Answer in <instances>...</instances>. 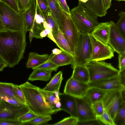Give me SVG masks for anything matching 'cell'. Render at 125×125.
<instances>
[{
	"label": "cell",
	"mask_w": 125,
	"mask_h": 125,
	"mask_svg": "<svg viewBox=\"0 0 125 125\" xmlns=\"http://www.w3.org/2000/svg\"><path fill=\"white\" fill-rule=\"evenodd\" d=\"M22 31H0V56L8 67H13L23 58L26 47V33Z\"/></svg>",
	"instance_id": "6da1fadb"
},
{
	"label": "cell",
	"mask_w": 125,
	"mask_h": 125,
	"mask_svg": "<svg viewBox=\"0 0 125 125\" xmlns=\"http://www.w3.org/2000/svg\"><path fill=\"white\" fill-rule=\"evenodd\" d=\"M19 85L30 110L38 115L55 113L39 90V87L27 81Z\"/></svg>",
	"instance_id": "7a4b0ae2"
},
{
	"label": "cell",
	"mask_w": 125,
	"mask_h": 125,
	"mask_svg": "<svg viewBox=\"0 0 125 125\" xmlns=\"http://www.w3.org/2000/svg\"><path fill=\"white\" fill-rule=\"evenodd\" d=\"M70 16L80 33L91 34L99 24L97 16L79 1L70 10Z\"/></svg>",
	"instance_id": "3957f363"
},
{
	"label": "cell",
	"mask_w": 125,
	"mask_h": 125,
	"mask_svg": "<svg viewBox=\"0 0 125 125\" xmlns=\"http://www.w3.org/2000/svg\"><path fill=\"white\" fill-rule=\"evenodd\" d=\"M0 18L6 30L26 32L23 13H18L0 1Z\"/></svg>",
	"instance_id": "277c9868"
},
{
	"label": "cell",
	"mask_w": 125,
	"mask_h": 125,
	"mask_svg": "<svg viewBox=\"0 0 125 125\" xmlns=\"http://www.w3.org/2000/svg\"><path fill=\"white\" fill-rule=\"evenodd\" d=\"M89 73L90 82L109 78L118 75L119 70L110 63L92 60L85 65Z\"/></svg>",
	"instance_id": "5b68a950"
},
{
	"label": "cell",
	"mask_w": 125,
	"mask_h": 125,
	"mask_svg": "<svg viewBox=\"0 0 125 125\" xmlns=\"http://www.w3.org/2000/svg\"><path fill=\"white\" fill-rule=\"evenodd\" d=\"M92 47L88 34L80 33L74 53L71 67L77 65L85 66L90 61Z\"/></svg>",
	"instance_id": "8992f818"
},
{
	"label": "cell",
	"mask_w": 125,
	"mask_h": 125,
	"mask_svg": "<svg viewBox=\"0 0 125 125\" xmlns=\"http://www.w3.org/2000/svg\"><path fill=\"white\" fill-rule=\"evenodd\" d=\"M102 100L104 109L113 120L121 104L125 101V91L114 90L106 91Z\"/></svg>",
	"instance_id": "52a82bcc"
},
{
	"label": "cell",
	"mask_w": 125,
	"mask_h": 125,
	"mask_svg": "<svg viewBox=\"0 0 125 125\" xmlns=\"http://www.w3.org/2000/svg\"><path fill=\"white\" fill-rule=\"evenodd\" d=\"M61 18L64 35L74 54L80 33L70 15L63 10Z\"/></svg>",
	"instance_id": "ba28073f"
},
{
	"label": "cell",
	"mask_w": 125,
	"mask_h": 125,
	"mask_svg": "<svg viewBox=\"0 0 125 125\" xmlns=\"http://www.w3.org/2000/svg\"><path fill=\"white\" fill-rule=\"evenodd\" d=\"M23 13L26 32L32 30L35 38L42 39L40 33L45 29L42 24H39L37 22L38 15L36 0H31L28 9Z\"/></svg>",
	"instance_id": "9c48e42d"
},
{
	"label": "cell",
	"mask_w": 125,
	"mask_h": 125,
	"mask_svg": "<svg viewBox=\"0 0 125 125\" xmlns=\"http://www.w3.org/2000/svg\"><path fill=\"white\" fill-rule=\"evenodd\" d=\"M88 35L92 47L90 61H100L111 59L115 51L108 44H105L96 40L90 34Z\"/></svg>",
	"instance_id": "30bf717a"
},
{
	"label": "cell",
	"mask_w": 125,
	"mask_h": 125,
	"mask_svg": "<svg viewBox=\"0 0 125 125\" xmlns=\"http://www.w3.org/2000/svg\"><path fill=\"white\" fill-rule=\"evenodd\" d=\"M88 84L89 87L95 88L105 91L125 90V84L122 82L120 74L111 78L90 82Z\"/></svg>",
	"instance_id": "8fae6325"
},
{
	"label": "cell",
	"mask_w": 125,
	"mask_h": 125,
	"mask_svg": "<svg viewBox=\"0 0 125 125\" xmlns=\"http://www.w3.org/2000/svg\"><path fill=\"white\" fill-rule=\"evenodd\" d=\"M75 99L77 117L79 121L78 124L96 120L91 104L84 97L75 98Z\"/></svg>",
	"instance_id": "7c38bea8"
},
{
	"label": "cell",
	"mask_w": 125,
	"mask_h": 125,
	"mask_svg": "<svg viewBox=\"0 0 125 125\" xmlns=\"http://www.w3.org/2000/svg\"><path fill=\"white\" fill-rule=\"evenodd\" d=\"M89 88L88 83L79 82L71 77L67 81L63 92L75 98H81L84 97Z\"/></svg>",
	"instance_id": "4fadbf2b"
},
{
	"label": "cell",
	"mask_w": 125,
	"mask_h": 125,
	"mask_svg": "<svg viewBox=\"0 0 125 125\" xmlns=\"http://www.w3.org/2000/svg\"><path fill=\"white\" fill-rule=\"evenodd\" d=\"M108 44L118 54L125 52V38L113 21L111 25Z\"/></svg>",
	"instance_id": "5bb4252c"
},
{
	"label": "cell",
	"mask_w": 125,
	"mask_h": 125,
	"mask_svg": "<svg viewBox=\"0 0 125 125\" xmlns=\"http://www.w3.org/2000/svg\"><path fill=\"white\" fill-rule=\"evenodd\" d=\"M113 22L110 21L99 23L90 34L99 41L108 44L110 28Z\"/></svg>",
	"instance_id": "9a60e30c"
},
{
	"label": "cell",
	"mask_w": 125,
	"mask_h": 125,
	"mask_svg": "<svg viewBox=\"0 0 125 125\" xmlns=\"http://www.w3.org/2000/svg\"><path fill=\"white\" fill-rule=\"evenodd\" d=\"M4 104V107L0 109V119H17L19 117L29 110L27 107Z\"/></svg>",
	"instance_id": "2e32d148"
},
{
	"label": "cell",
	"mask_w": 125,
	"mask_h": 125,
	"mask_svg": "<svg viewBox=\"0 0 125 125\" xmlns=\"http://www.w3.org/2000/svg\"><path fill=\"white\" fill-rule=\"evenodd\" d=\"M60 101L61 110L69 113L71 116L77 117L75 98L64 93H60Z\"/></svg>",
	"instance_id": "e0dca14e"
},
{
	"label": "cell",
	"mask_w": 125,
	"mask_h": 125,
	"mask_svg": "<svg viewBox=\"0 0 125 125\" xmlns=\"http://www.w3.org/2000/svg\"><path fill=\"white\" fill-rule=\"evenodd\" d=\"M78 1L97 17L105 16L107 13L104 0H78Z\"/></svg>",
	"instance_id": "ac0fdd59"
},
{
	"label": "cell",
	"mask_w": 125,
	"mask_h": 125,
	"mask_svg": "<svg viewBox=\"0 0 125 125\" xmlns=\"http://www.w3.org/2000/svg\"><path fill=\"white\" fill-rule=\"evenodd\" d=\"M39 90L44 97L46 101L55 113L61 110L60 101V92H52L45 90L39 88Z\"/></svg>",
	"instance_id": "d6986e66"
},
{
	"label": "cell",
	"mask_w": 125,
	"mask_h": 125,
	"mask_svg": "<svg viewBox=\"0 0 125 125\" xmlns=\"http://www.w3.org/2000/svg\"><path fill=\"white\" fill-rule=\"evenodd\" d=\"M48 60L55 64L59 67L71 64L73 60V57L62 51L57 54L51 53Z\"/></svg>",
	"instance_id": "ffe728a7"
},
{
	"label": "cell",
	"mask_w": 125,
	"mask_h": 125,
	"mask_svg": "<svg viewBox=\"0 0 125 125\" xmlns=\"http://www.w3.org/2000/svg\"><path fill=\"white\" fill-rule=\"evenodd\" d=\"M52 16L59 29L63 33L61 16L62 10L56 0H47Z\"/></svg>",
	"instance_id": "44dd1931"
},
{
	"label": "cell",
	"mask_w": 125,
	"mask_h": 125,
	"mask_svg": "<svg viewBox=\"0 0 125 125\" xmlns=\"http://www.w3.org/2000/svg\"><path fill=\"white\" fill-rule=\"evenodd\" d=\"M73 69L71 77L82 83H88L90 82L89 72L85 66L76 65Z\"/></svg>",
	"instance_id": "7402d4cb"
},
{
	"label": "cell",
	"mask_w": 125,
	"mask_h": 125,
	"mask_svg": "<svg viewBox=\"0 0 125 125\" xmlns=\"http://www.w3.org/2000/svg\"><path fill=\"white\" fill-rule=\"evenodd\" d=\"M49 56L48 54H40L36 52H30L26 64L27 67L32 69L43 63L47 61Z\"/></svg>",
	"instance_id": "603a6c76"
},
{
	"label": "cell",
	"mask_w": 125,
	"mask_h": 125,
	"mask_svg": "<svg viewBox=\"0 0 125 125\" xmlns=\"http://www.w3.org/2000/svg\"><path fill=\"white\" fill-rule=\"evenodd\" d=\"M57 43L56 45L62 51L73 57L68 43L65 38L63 33L59 29L57 35L53 34Z\"/></svg>",
	"instance_id": "cb8c5ba5"
},
{
	"label": "cell",
	"mask_w": 125,
	"mask_h": 125,
	"mask_svg": "<svg viewBox=\"0 0 125 125\" xmlns=\"http://www.w3.org/2000/svg\"><path fill=\"white\" fill-rule=\"evenodd\" d=\"M63 78L62 72L61 71H59L53 76L43 89L53 92H59V89Z\"/></svg>",
	"instance_id": "d4e9b609"
},
{
	"label": "cell",
	"mask_w": 125,
	"mask_h": 125,
	"mask_svg": "<svg viewBox=\"0 0 125 125\" xmlns=\"http://www.w3.org/2000/svg\"><path fill=\"white\" fill-rule=\"evenodd\" d=\"M106 91L95 88L89 87L84 97L92 104L96 101L102 100Z\"/></svg>",
	"instance_id": "484cf974"
},
{
	"label": "cell",
	"mask_w": 125,
	"mask_h": 125,
	"mask_svg": "<svg viewBox=\"0 0 125 125\" xmlns=\"http://www.w3.org/2000/svg\"><path fill=\"white\" fill-rule=\"evenodd\" d=\"M30 75L28 80L33 81L40 80L48 81L51 77L52 72L40 69H34Z\"/></svg>",
	"instance_id": "4316f807"
},
{
	"label": "cell",
	"mask_w": 125,
	"mask_h": 125,
	"mask_svg": "<svg viewBox=\"0 0 125 125\" xmlns=\"http://www.w3.org/2000/svg\"><path fill=\"white\" fill-rule=\"evenodd\" d=\"M38 12L44 21L49 24V28L52 30L53 34L57 35L59 28L52 16L49 8L46 12Z\"/></svg>",
	"instance_id": "83f0119b"
},
{
	"label": "cell",
	"mask_w": 125,
	"mask_h": 125,
	"mask_svg": "<svg viewBox=\"0 0 125 125\" xmlns=\"http://www.w3.org/2000/svg\"><path fill=\"white\" fill-rule=\"evenodd\" d=\"M13 85L11 83L0 82V94L13 98L21 102L16 95Z\"/></svg>",
	"instance_id": "f1b7e54d"
},
{
	"label": "cell",
	"mask_w": 125,
	"mask_h": 125,
	"mask_svg": "<svg viewBox=\"0 0 125 125\" xmlns=\"http://www.w3.org/2000/svg\"><path fill=\"white\" fill-rule=\"evenodd\" d=\"M115 125H125V101L123 102L113 120Z\"/></svg>",
	"instance_id": "f546056e"
},
{
	"label": "cell",
	"mask_w": 125,
	"mask_h": 125,
	"mask_svg": "<svg viewBox=\"0 0 125 125\" xmlns=\"http://www.w3.org/2000/svg\"><path fill=\"white\" fill-rule=\"evenodd\" d=\"M0 100L4 104L13 106L27 107L15 99L0 94Z\"/></svg>",
	"instance_id": "4dcf8cb0"
},
{
	"label": "cell",
	"mask_w": 125,
	"mask_h": 125,
	"mask_svg": "<svg viewBox=\"0 0 125 125\" xmlns=\"http://www.w3.org/2000/svg\"><path fill=\"white\" fill-rule=\"evenodd\" d=\"M118 15L119 18L117 22L115 23V24L123 36L125 38V12H120Z\"/></svg>",
	"instance_id": "1f68e13d"
},
{
	"label": "cell",
	"mask_w": 125,
	"mask_h": 125,
	"mask_svg": "<svg viewBox=\"0 0 125 125\" xmlns=\"http://www.w3.org/2000/svg\"><path fill=\"white\" fill-rule=\"evenodd\" d=\"M96 118L102 125H115L111 116L104 109L103 113L101 115L96 116Z\"/></svg>",
	"instance_id": "d6a6232c"
},
{
	"label": "cell",
	"mask_w": 125,
	"mask_h": 125,
	"mask_svg": "<svg viewBox=\"0 0 125 125\" xmlns=\"http://www.w3.org/2000/svg\"><path fill=\"white\" fill-rule=\"evenodd\" d=\"M52 119L50 115H38L27 123L33 125H38L46 123Z\"/></svg>",
	"instance_id": "836d02e7"
},
{
	"label": "cell",
	"mask_w": 125,
	"mask_h": 125,
	"mask_svg": "<svg viewBox=\"0 0 125 125\" xmlns=\"http://www.w3.org/2000/svg\"><path fill=\"white\" fill-rule=\"evenodd\" d=\"M58 68V67L48 59L44 63L32 69H41L52 72L53 71L56 72Z\"/></svg>",
	"instance_id": "e575fe53"
},
{
	"label": "cell",
	"mask_w": 125,
	"mask_h": 125,
	"mask_svg": "<svg viewBox=\"0 0 125 125\" xmlns=\"http://www.w3.org/2000/svg\"><path fill=\"white\" fill-rule=\"evenodd\" d=\"M79 122L77 117L71 116L65 118L61 121L54 124V125H75Z\"/></svg>",
	"instance_id": "d590c367"
},
{
	"label": "cell",
	"mask_w": 125,
	"mask_h": 125,
	"mask_svg": "<svg viewBox=\"0 0 125 125\" xmlns=\"http://www.w3.org/2000/svg\"><path fill=\"white\" fill-rule=\"evenodd\" d=\"M92 109L96 116L102 115L104 111L102 100L96 101L91 104Z\"/></svg>",
	"instance_id": "8d00e7d4"
},
{
	"label": "cell",
	"mask_w": 125,
	"mask_h": 125,
	"mask_svg": "<svg viewBox=\"0 0 125 125\" xmlns=\"http://www.w3.org/2000/svg\"><path fill=\"white\" fill-rule=\"evenodd\" d=\"M37 115L29 110L28 112L19 117L17 119L23 123L24 125Z\"/></svg>",
	"instance_id": "74e56055"
},
{
	"label": "cell",
	"mask_w": 125,
	"mask_h": 125,
	"mask_svg": "<svg viewBox=\"0 0 125 125\" xmlns=\"http://www.w3.org/2000/svg\"><path fill=\"white\" fill-rule=\"evenodd\" d=\"M37 12L46 13L49 8L47 0H36Z\"/></svg>",
	"instance_id": "f35d334b"
},
{
	"label": "cell",
	"mask_w": 125,
	"mask_h": 125,
	"mask_svg": "<svg viewBox=\"0 0 125 125\" xmlns=\"http://www.w3.org/2000/svg\"><path fill=\"white\" fill-rule=\"evenodd\" d=\"M20 11L23 13L28 9L31 0H16Z\"/></svg>",
	"instance_id": "ab89813d"
},
{
	"label": "cell",
	"mask_w": 125,
	"mask_h": 125,
	"mask_svg": "<svg viewBox=\"0 0 125 125\" xmlns=\"http://www.w3.org/2000/svg\"><path fill=\"white\" fill-rule=\"evenodd\" d=\"M13 87L16 95L20 102L27 106L24 94L20 85L13 84Z\"/></svg>",
	"instance_id": "60d3db41"
},
{
	"label": "cell",
	"mask_w": 125,
	"mask_h": 125,
	"mask_svg": "<svg viewBox=\"0 0 125 125\" xmlns=\"http://www.w3.org/2000/svg\"><path fill=\"white\" fill-rule=\"evenodd\" d=\"M0 1L6 4L18 13H21L18 9L16 0H0Z\"/></svg>",
	"instance_id": "b9f144b4"
},
{
	"label": "cell",
	"mask_w": 125,
	"mask_h": 125,
	"mask_svg": "<svg viewBox=\"0 0 125 125\" xmlns=\"http://www.w3.org/2000/svg\"><path fill=\"white\" fill-rule=\"evenodd\" d=\"M24 124L17 119H0V125H21Z\"/></svg>",
	"instance_id": "7bdbcfd3"
},
{
	"label": "cell",
	"mask_w": 125,
	"mask_h": 125,
	"mask_svg": "<svg viewBox=\"0 0 125 125\" xmlns=\"http://www.w3.org/2000/svg\"><path fill=\"white\" fill-rule=\"evenodd\" d=\"M118 54V67L120 72L125 70V52Z\"/></svg>",
	"instance_id": "ee69618b"
},
{
	"label": "cell",
	"mask_w": 125,
	"mask_h": 125,
	"mask_svg": "<svg viewBox=\"0 0 125 125\" xmlns=\"http://www.w3.org/2000/svg\"><path fill=\"white\" fill-rule=\"evenodd\" d=\"M59 4L62 9L70 15V10L66 0H59Z\"/></svg>",
	"instance_id": "f6af8a7d"
},
{
	"label": "cell",
	"mask_w": 125,
	"mask_h": 125,
	"mask_svg": "<svg viewBox=\"0 0 125 125\" xmlns=\"http://www.w3.org/2000/svg\"><path fill=\"white\" fill-rule=\"evenodd\" d=\"M51 32H52V29L47 28L42 31L41 32L40 35L41 37L43 38Z\"/></svg>",
	"instance_id": "bcb514c9"
},
{
	"label": "cell",
	"mask_w": 125,
	"mask_h": 125,
	"mask_svg": "<svg viewBox=\"0 0 125 125\" xmlns=\"http://www.w3.org/2000/svg\"><path fill=\"white\" fill-rule=\"evenodd\" d=\"M8 67L6 63L0 56V72L2 71L3 69Z\"/></svg>",
	"instance_id": "7dc6e473"
},
{
	"label": "cell",
	"mask_w": 125,
	"mask_h": 125,
	"mask_svg": "<svg viewBox=\"0 0 125 125\" xmlns=\"http://www.w3.org/2000/svg\"><path fill=\"white\" fill-rule=\"evenodd\" d=\"M104 1L105 7L107 10L111 6L112 0H104Z\"/></svg>",
	"instance_id": "c3c4849f"
},
{
	"label": "cell",
	"mask_w": 125,
	"mask_h": 125,
	"mask_svg": "<svg viewBox=\"0 0 125 125\" xmlns=\"http://www.w3.org/2000/svg\"><path fill=\"white\" fill-rule=\"evenodd\" d=\"M35 37V35L33 31L32 30H30L29 33V38L30 43L32 41L33 38L34 37Z\"/></svg>",
	"instance_id": "681fc988"
},
{
	"label": "cell",
	"mask_w": 125,
	"mask_h": 125,
	"mask_svg": "<svg viewBox=\"0 0 125 125\" xmlns=\"http://www.w3.org/2000/svg\"><path fill=\"white\" fill-rule=\"evenodd\" d=\"M62 51L58 49L55 48L52 50V53L53 54H57L61 53Z\"/></svg>",
	"instance_id": "f907efd6"
},
{
	"label": "cell",
	"mask_w": 125,
	"mask_h": 125,
	"mask_svg": "<svg viewBox=\"0 0 125 125\" xmlns=\"http://www.w3.org/2000/svg\"><path fill=\"white\" fill-rule=\"evenodd\" d=\"M47 37L53 41L56 44H57L56 41L53 37L52 32H51L48 35Z\"/></svg>",
	"instance_id": "816d5d0a"
},
{
	"label": "cell",
	"mask_w": 125,
	"mask_h": 125,
	"mask_svg": "<svg viewBox=\"0 0 125 125\" xmlns=\"http://www.w3.org/2000/svg\"><path fill=\"white\" fill-rule=\"evenodd\" d=\"M6 30L4 27L0 18V31Z\"/></svg>",
	"instance_id": "f5cc1de1"
},
{
	"label": "cell",
	"mask_w": 125,
	"mask_h": 125,
	"mask_svg": "<svg viewBox=\"0 0 125 125\" xmlns=\"http://www.w3.org/2000/svg\"><path fill=\"white\" fill-rule=\"evenodd\" d=\"M42 23L43 27L45 29L49 28V24L45 21H44Z\"/></svg>",
	"instance_id": "db71d44e"
},
{
	"label": "cell",
	"mask_w": 125,
	"mask_h": 125,
	"mask_svg": "<svg viewBox=\"0 0 125 125\" xmlns=\"http://www.w3.org/2000/svg\"><path fill=\"white\" fill-rule=\"evenodd\" d=\"M5 106V104L0 100V109Z\"/></svg>",
	"instance_id": "11a10c76"
},
{
	"label": "cell",
	"mask_w": 125,
	"mask_h": 125,
	"mask_svg": "<svg viewBox=\"0 0 125 125\" xmlns=\"http://www.w3.org/2000/svg\"><path fill=\"white\" fill-rule=\"evenodd\" d=\"M117 1H118V2H120L121 1H124L125 0H115Z\"/></svg>",
	"instance_id": "9f6ffc18"
},
{
	"label": "cell",
	"mask_w": 125,
	"mask_h": 125,
	"mask_svg": "<svg viewBox=\"0 0 125 125\" xmlns=\"http://www.w3.org/2000/svg\"><path fill=\"white\" fill-rule=\"evenodd\" d=\"M58 2V3H59V2H58V0H56Z\"/></svg>",
	"instance_id": "6f0895ef"
},
{
	"label": "cell",
	"mask_w": 125,
	"mask_h": 125,
	"mask_svg": "<svg viewBox=\"0 0 125 125\" xmlns=\"http://www.w3.org/2000/svg\"><path fill=\"white\" fill-rule=\"evenodd\" d=\"M59 0H58V1H59ZM58 2H59V1H58Z\"/></svg>",
	"instance_id": "680465c9"
}]
</instances>
